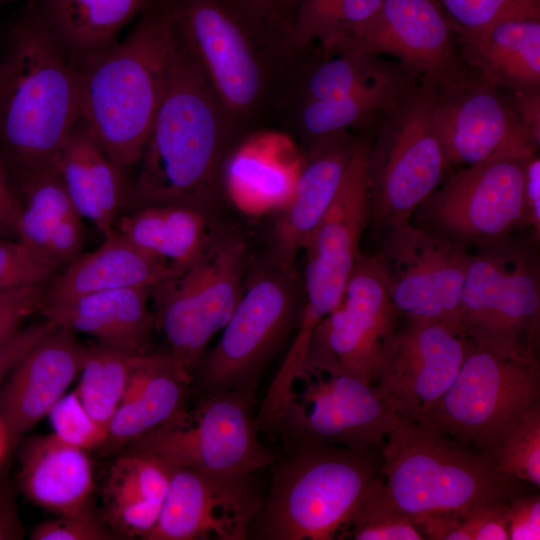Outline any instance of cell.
I'll return each mask as SVG.
<instances>
[{
  "mask_svg": "<svg viewBox=\"0 0 540 540\" xmlns=\"http://www.w3.org/2000/svg\"><path fill=\"white\" fill-rule=\"evenodd\" d=\"M231 117L175 25L166 85L138 160L132 199L139 206L201 211L222 170Z\"/></svg>",
  "mask_w": 540,
  "mask_h": 540,
  "instance_id": "6da1fadb",
  "label": "cell"
},
{
  "mask_svg": "<svg viewBox=\"0 0 540 540\" xmlns=\"http://www.w3.org/2000/svg\"><path fill=\"white\" fill-rule=\"evenodd\" d=\"M175 25L153 0L122 41L78 68L80 121L123 171L138 162L166 85Z\"/></svg>",
  "mask_w": 540,
  "mask_h": 540,
  "instance_id": "7a4b0ae2",
  "label": "cell"
},
{
  "mask_svg": "<svg viewBox=\"0 0 540 540\" xmlns=\"http://www.w3.org/2000/svg\"><path fill=\"white\" fill-rule=\"evenodd\" d=\"M79 114L78 68L32 3L0 60V158L18 178L54 162Z\"/></svg>",
  "mask_w": 540,
  "mask_h": 540,
  "instance_id": "3957f363",
  "label": "cell"
},
{
  "mask_svg": "<svg viewBox=\"0 0 540 540\" xmlns=\"http://www.w3.org/2000/svg\"><path fill=\"white\" fill-rule=\"evenodd\" d=\"M275 461L255 538L331 540L342 533L381 466L368 449L301 444Z\"/></svg>",
  "mask_w": 540,
  "mask_h": 540,
  "instance_id": "277c9868",
  "label": "cell"
},
{
  "mask_svg": "<svg viewBox=\"0 0 540 540\" xmlns=\"http://www.w3.org/2000/svg\"><path fill=\"white\" fill-rule=\"evenodd\" d=\"M386 439L381 474L409 516L465 514L519 491L520 481L496 469L485 454L429 423L399 418Z\"/></svg>",
  "mask_w": 540,
  "mask_h": 540,
  "instance_id": "5b68a950",
  "label": "cell"
},
{
  "mask_svg": "<svg viewBox=\"0 0 540 540\" xmlns=\"http://www.w3.org/2000/svg\"><path fill=\"white\" fill-rule=\"evenodd\" d=\"M174 23L231 116L254 108L265 83L256 45L291 32V20L258 0H169Z\"/></svg>",
  "mask_w": 540,
  "mask_h": 540,
  "instance_id": "8992f818",
  "label": "cell"
},
{
  "mask_svg": "<svg viewBox=\"0 0 540 540\" xmlns=\"http://www.w3.org/2000/svg\"><path fill=\"white\" fill-rule=\"evenodd\" d=\"M447 169L431 88L421 83L372 133L367 157L369 217L384 230L408 222Z\"/></svg>",
  "mask_w": 540,
  "mask_h": 540,
  "instance_id": "52a82bcc",
  "label": "cell"
},
{
  "mask_svg": "<svg viewBox=\"0 0 540 540\" xmlns=\"http://www.w3.org/2000/svg\"><path fill=\"white\" fill-rule=\"evenodd\" d=\"M255 390L204 393L194 409L186 408L125 448L155 456L173 467L224 475L254 474L279 458L259 438Z\"/></svg>",
  "mask_w": 540,
  "mask_h": 540,
  "instance_id": "ba28073f",
  "label": "cell"
},
{
  "mask_svg": "<svg viewBox=\"0 0 540 540\" xmlns=\"http://www.w3.org/2000/svg\"><path fill=\"white\" fill-rule=\"evenodd\" d=\"M539 399L536 353L502 352L466 340L456 378L423 422L485 453L508 424Z\"/></svg>",
  "mask_w": 540,
  "mask_h": 540,
  "instance_id": "9c48e42d",
  "label": "cell"
},
{
  "mask_svg": "<svg viewBox=\"0 0 540 540\" xmlns=\"http://www.w3.org/2000/svg\"><path fill=\"white\" fill-rule=\"evenodd\" d=\"M399 418L372 384L305 360L289 382L274 432L287 449L326 444L365 450L380 444Z\"/></svg>",
  "mask_w": 540,
  "mask_h": 540,
  "instance_id": "30bf717a",
  "label": "cell"
},
{
  "mask_svg": "<svg viewBox=\"0 0 540 540\" xmlns=\"http://www.w3.org/2000/svg\"><path fill=\"white\" fill-rule=\"evenodd\" d=\"M536 256L510 238L471 255L460 301L465 340L502 352H534L539 337Z\"/></svg>",
  "mask_w": 540,
  "mask_h": 540,
  "instance_id": "8fae6325",
  "label": "cell"
},
{
  "mask_svg": "<svg viewBox=\"0 0 540 540\" xmlns=\"http://www.w3.org/2000/svg\"><path fill=\"white\" fill-rule=\"evenodd\" d=\"M245 261L243 240L211 239L194 264L151 292L155 328L163 333L167 352L192 375L241 298Z\"/></svg>",
  "mask_w": 540,
  "mask_h": 540,
  "instance_id": "7c38bea8",
  "label": "cell"
},
{
  "mask_svg": "<svg viewBox=\"0 0 540 540\" xmlns=\"http://www.w3.org/2000/svg\"><path fill=\"white\" fill-rule=\"evenodd\" d=\"M432 112L447 166L458 169L492 158L527 159L539 140L502 90L457 55L429 85Z\"/></svg>",
  "mask_w": 540,
  "mask_h": 540,
  "instance_id": "4fadbf2b",
  "label": "cell"
},
{
  "mask_svg": "<svg viewBox=\"0 0 540 540\" xmlns=\"http://www.w3.org/2000/svg\"><path fill=\"white\" fill-rule=\"evenodd\" d=\"M387 230L373 256L398 313L461 334L460 301L471 258L466 246L410 221Z\"/></svg>",
  "mask_w": 540,
  "mask_h": 540,
  "instance_id": "5bb4252c",
  "label": "cell"
},
{
  "mask_svg": "<svg viewBox=\"0 0 540 540\" xmlns=\"http://www.w3.org/2000/svg\"><path fill=\"white\" fill-rule=\"evenodd\" d=\"M293 277L294 273L274 265L243 290L219 341L195 370L202 394L256 388L265 362L293 322Z\"/></svg>",
  "mask_w": 540,
  "mask_h": 540,
  "instance_id": "9a60e30c",
  "label": "cell"
},
{
  "mask_svg": "<svg viewBox=\"0 0 540 540\" xmlns=\"http://www.w3.org/2000/svg\"><path fill=\"white\" fill-rule=\"evenodd\" d=\"M527 159L497 157L458 169L418 206L421 218L428 228L465 246L510 238L524 227Z\"/></svg>",
  "mask_w": 540,
  "mask_h": 540,
  "instance_id": "2e32d148",
  "label": "cell"
},
{
  "mask_svg": "<svg viewBox=\"0 0 540 540\" xmlns=\"http://www.w3.org/2000/svg\"><path fill=\"white\" fill-rule=\"evenodd\" d=\"M398 314L374 256L360 254L340 304L316 326L305 360L372 384Z\"/></svg>",
  "mask_w": 540,
  "mask_h": 540,
  "instance_id": "e0dca14e",
  "label": "cell"
},
{
  "mask_svg": "<svg viewBox=\"0 0 540 540\" xmlns=\"http://www.w3.org/2000/svg\"><path fill=\"white\" fill-rule=\"evenodd\" d=\"M406 319L387 340L372 385L400 418L423 422L456 378L466 340L445 324Z\"/></svg>",
  "mask_w": 540,
  "mask_h": 540,
  "instance_id": "ac0fdd59",
  "label": "cell"
},
{
  "mask_svg": "<svg viewBox=\"0 0 540 540\" xmlns=\"http://www.w3.org/2000/svg\"><path fill=\"white\" fill-rule=\"evenodd\" d=\"M263 500L253 474L172 466L159 517L144 540H244Z\"/></svg>",
  "mask_w": 540,
  "mask_h": 540,
  "instance_id": "d6986e66",
  "label": "cell"
},
{
  "mask_svg": "<svg viewBox=\"0 0 540 540\" xmlns=\"http://www.w3.org/2000/svg\"><path fill=\"white\" fill-rule=\"evenodd\" d=\"M368 145H354L331 204L303 245L306 252L303 309L323 319L341 302L369 218Z\"/></svg>",
  "mask_w": 540,
  "mask_h": 540,
  "instance_id": "ffe728a7",
  "label": "cell"
},
{
  "mask_svg": "<svg viewBox=\"0 0 540 540\" xmlns=\"http://www.w3.org/2000/svg\"><path fill=\"white\" fill-rule=\"evenodd\" d=\"M454 36L436 0H382L355 46L396 58L432 85L456 56Z\"/></svg>",
  "mask_w": 540,
  "mask_h": 540,
  "instance_id": "44dd1931",
  "label": "cell"
},
{
  "mask_svg": "<svg viewBox=\"0 0 540 540\" xmlns=\"http://www.w3.org/2000/svg\"><path fill=\"white\" fill-rule=\"evenodd\" d=\"M87 347L55 326L17 363L0 395V416L11 442L47 416L80 373Z\"/></svg>",
  "mask_w": 540,
  "mask_h": 540,
  "instance_id": "7402d4cb",
  "label": "cell"
},
{
  "mask_svg": "<svg viewBox=\"0 0 540 540\" xmlns=\"http://www.w3.org/2000/svg\"><path fill=\"white\" fill-rule=\"evenodd\" d=\"M356 139L343 132L315 140L274 230V265L294 273L296 255L336 195Z\"/></svg>",
  "mask_w": 540,
  "mask_h": 540,
  "instance_id": "603a6c76",
  "label": "cell"
},
{
  "mask_svg": "<svg viewBox=\"0 0 540 540\" xmlns=\"http://www.w3.org/2000/svg\"><path fill=\"white\" fill-rule=\"evenodd\" d=\"M19 179L24 201L17 241L36 262L57 273L82 254V216L54 162Z\"/></svg>",
  "mask_w": 540,
  "mask_h": 540,
  "instance_id": "cb8c5ba5",
  "label": "cell"
},
{
  "mask_svg": "<svg viewBox=\"0 0 540 540\" xmlns=\"http://www.w3.org/2000/svg\"><path fill=\"white\" fill-rule=\"evenodd\" d=\"M152 289L128 287L95 292L40 308L57 327L92 336L99 345L146 353L155 320L149 308Z\"/></svg>",
  "mask_w": 540,
  "mask_h": 540,
  "instance_id": "d4e9b609",
  "label": "cell"
},
{
  "mask_svg": "<svg viewBox=\"0 0 540 540\" xmlns=\"http://www.w3.org/2000/svg\"><path fill=\"white\" fill-rule=\"evenodd\" d=\"M194 375L182 368L168 352L146 353L133 374L115 411L102 445L113 453L177 418L187 408Z\"/></svg>",
  "mask_w": 540,
  "mask_h": 540,
  "instance_id": "484cf974",
  "label": "cell"
},
{
  "mask_svg": "<svg viewBox=\"0 0 540 540\" xmlns=\"http://www.w3.org/2000/svg\"><path fill=\"white\" fill-rule=\"evenodd\" d=\"M181 272L139 249L113 229L97 249L80 254L47 282L41 307L112 289L153 290Z\"/></svg>",
  "mask_w": 540,
  "mask_h": 540,
  "instance_id": "4316f807",
  "label": "cell"
},
{
  "mask_svg": "<svg viewBox=\"0 0 540 540\" xmlns=\"http://www.w3.org/2000/svg\"><path fill=\"white\" fill-rule=\"evenodd\" d=\"M302 164L285 137L269 134L252 138L240 145L225 163L228 195L246 214L282 210L293 194Z\"/></svg>",
  "mask_w": 540,
  "mask_h": 540,
  "instance_id": "83f0119b",
  "label": "cell"
},
{
  "mask_svg": "<svg viewBox=\"0 0 540 540\" xmlns=\"http://www.w3.org/2000/svg\"><path fill=\"white\" fill-rule=\"evenodd\" d=\"M20 462L19 487L33 504L64 515L92 502L93 468L86 450L55 433L33 436L23 446Z\"/></svg>",
  "mask_w": 540,
  "mask_h": 540,
  "instance_id": "f1b7e54d",
  "label": "cell"
},
{
  "mask_svg": "<svg viewBox=\"0 0 540 540\" xmlns=\"http://www.w3.org/2000/svg\"><path fill=\"white\" fill-rule=\"evenodd\" d=\"M54 164L79 214L93 223L103 237L108 236L125 200L123 170L80 120Z\"/></svg>",
  "mask_w": 540,
  "mask_h": 540,
  "instance_id": "f546056e",
  "label": "cell"
},
{
  "mask_svg": "<svg viewBox=\"0 0 540 540\" xmlns=\"http://www.w3.org/2000/svg\"><path fill=\"white\" fill-rule=\"evenodd\" d=\"M462 54L482 77L501 90L540 91V10L498 20Z\"/></svg>",
  "mask_w": 540,
  "mask_h": 540,
  "instance_id": "4dcf8cb0",
  "label": "cell"
},
{
  "mask_svg": "<svg viewBox=\"0 0 540 540\" xmlns=\"http://www.w3.org/2000/svg\"><path fill=\"white\" fill-rule=\"evenodd\" d=\"M153 0H37L41 21L78 67L117 41Z\"/></svg>",
  "mask_w": 540,
  "mask_h": 540,
  "instance_id": "1f68e13d",
  "label": "cell"
},
{
  "mask_svg": "<svg viewBox=\"0 0 540 540\" xmlns=\"http://www.w3.org/2000/svg\"><path fill=\"white\" fill-rule=\"evenodd\" d=\"M114 230L178 271L194 264L212 239L202 211L175 204L139 206L118 217Z\"/></svg>",
  "mask_w": 540,
  "mask_h": 540,
  "instance_id": "d6a6232c",
  "label": "cell"
},
{
  "mask_svg": "<svg viewBox=\"0 0 540 540\" xmlns=\"http://www.w3.org/2000/svg\"><path fill=\"white\" fill-rule=\"evenodd\" d=\"M421 83L418 76L409 74L344 98L305 101L303 128L314 140L347 132L349 128H366L372 133Z\"/></svg>",
  "mask_w": 540,
  "mask_h": 540,
  "instance_id": "836d02e7",
  "label": "cell"
},
{
  "mask_svg": "<svg viewBox=\"0 0 540 540\" xmlns=\"http://www.w3.org/2000/svg\"><path fill=\"white\" fill-rule=\"evenodd\" d=\"M325 54L327 57L308 79L306 101L344 98L409 74L415 75L399 61L386 60L361 46Z\"/></svg>",
  "mask_w": 540,
  "mask_h": 540,
  "instance_id": "e575fe53",
  "label": "cell"
},
{
  "mask_svg": "<svg viewBox=\"0 0 540 540\" xmlns=\"http://www.w3.org/2000/svg\"><path fill=\"white\" fill-rule=\"evenodd\" d=\"M382 0H298L291 36L298 44L316 42L324 52L355 46Z\"/></svg>",
  "mask_w": 540,
  "mask_h": 540,
  "instance_id": "d590c367",
  "label": "cell"
},
{
  "mask_svg": "<svg viewBox=\"0 0 540 540\" xmlns=\"http://www.w3.org/2000/svg\"><path fill=\"white\" fill-rule=\"evenodd\" d=\"M146 353L99 344L87 347L75 391L89 415L105 430L108 431L109 423Z\"/></svg>",
  "mask_w": 540,
  "mask_h": 540,
  "instance_id": "8d00e7d4",
  "label": "cell"
},
{
  "mask_svg": "<svg viewBox=\"0 0 540 540\" xmlns=\"http://www.w3.org/2000/svg\"><path fill=\"white\" fill-rule=\"evenodd\" d=\"M171 472L172 466L155 456L126 450L109 469L103 503L131 511L159 512Z\"/></svg>",
  "mask_w": 540,
  "mask_h": 540,
  "instance_id": "74e56055",
  "label": "cell"
},
{
  "mask_svg": "<svg viewBox=\"0 0 540 540\" xmlns=\"http://www.w3.org/2000/svg\"><path fill=\"white\" fill-rule=\"evenodd\" d=\"M485 454L500 472L540 486V402L520 413Z\"/></svg>",
  "mask_w": 540,
  "mask_h": 540,
  "instance_id": "f35d334b",
  "label": "cell"
},
{
  "mask_svg": "<svg viewBox=\"0 0 540 540\" xmlns=\"http://www.w3.org/2000/svg\"><path fill=\"white\" fill-rule=\"evenodd\" d=\"M355 540H422L411 517L395 503L379 477L365 494L343 531Z\"/></svg>",
  "mask_w": 540,
  "mask_h": 540,
  "instance_id": "ab89813d",
  "label": "cell"
},
{
  "mask_svg": "<svg viewBox=\"0 0 540 540\" xmlns=\"http://www.w3.org/2000/svg\"><path fill=\"white\" fill-rule=\"evenodd\" d=\"M453 25L462 51L476 45L498 20L540 10V0H436Z\"/></svg>",
  "mask_w": 540,
  "mask_h": 540,
  "instance_id": "60d3db41",
  "label": "cell"
},
{
  "mask_svg": "<svg viewBox=\"0 0 540 540\" xmlns=\"http://www.w3.org/2000/svg\"><path fill=\"white\" fill-rule=\"evenodd\" d=\"M47 416L53 433L66 443L83 450L102 447L107 438V430L93 420L75 390L63 395Z\"/></svg>",
  "mask_w": 540,
  "mask_h": 540,
  "instance_id": "b9f144b4",
  "label": "cell"
},
{
  "mask_svg": "<svg viewBox=\"0 0 540 540\" xmlns=\"http://www.w3.org/2000/svg\"><path fill=\"white\" fill-rule=\"evenodd\" d=\"M32 540H114L121 537L108 525L92 502L81 510L37 524Z\"/></svg>",
  "mask_w": 540,
  "mask_h": 540,
  "instance_id": "7bdbcfd3",
  "label": "cell"
},
{
  "mask_svg": "<svg viewBox=\"0 0 540 540\" xmlns=\"http://www.w3.org/2000/svg\"><path fill=\"white\" fill-rule=\"evenodd\" d=\"M55 274L36 262L17 240L0 239V290L46 284Z\"/></svg>",
  "mask_w": 540,
  "mask_h": 540,
  "instance_id": "ee69618b",
  "label": "cell"
},
{
  "mask_svg": "<svg viewBox=\"0 0 540 540\" xmlns=\"http://www.w3.org/2000/svg\"><path fill=\"white\" fill-rule=\"evenodd\" d=\"M46 284L0 290V346L22 330L21 325L30 315L40 310Z\"/></svg>",
  "mask_w": 540,
  "mask_h": 540,
  "instance_id": "f6af8a7d",
  "label": "cell"
},
{
  "mask_svg": "<svg viewBox=\"0 0 540 540\" xmlns=\"http://www.w3.org/2000/svg\"><path fill=\"white\" fill-rule=\"evenodd\" d=\"M507 502L480 505L463 515L471 540H509Z\"/></svg>",
  "mask_w": 540,
  "mask_h": 540,
  "instance_id": "bcb514c9",
  "label": "cell"
},
{
  "mask_svg": "<svg viewBox=\"0 0 540 540\" xmlns=\"http://www.w3.org/2000/svg\"><path fill=\"white\" fill-rule=\"evenodd\" d=\"M507 521L510 540H539V495L514 494L507 502Z\"/></svg>",
  "mask_w": 540,
  "mask_h": 540,
  "instance_id": "7dc6e473",
  "label": "cell"
},
{
  "mask_svg": "<svg viewBox=\"0 0 540 540\" xmlns=\"http://www.w3.org/2000/svg\"><path fill=\"white\" fill-rule=\"evenodd\" d=\"M464 514L427 513L410 516L424 539L471 540L465 527Z\"/></svg>",
  "mask_w": 540,
  "mask_h": 540,
  "instance_id": "c3c4849f",
  "label": "cell"
},
{
  "mask_svg": "<svg viewBox=\"0 0 540 540\" xmlns=\"http://www.w3.org/2000/svg\"><path fill=\"white\" fill-rule=\"evenodd\" d=\"M55 325L45 320L20 330L14 337L0 346V382L7 376L22 357Z\"/></svg>",
  "mask_w": 540,
  "mask_h": 540,
  "instance_id": "681fc988",
  "label": "cell"
},
{
  "mask_svg": "<svg viewBox=\"0 0 540 540\" xmlns=\"http://www.w3.org/2000/svg\"><path fill=\"white\" fill-rule=\"evenodd\" d=\"M524 227H531L535 239L540 233V159L535 153L524 166Z\"/></svg>",
  "mask_w": 540,
  "mask_h": 540,
  "instance_id": "f907efd6",
  "label": "cell"
},
{
  "mask_svg": "<svg viewBox=\"0 0 540 540\" xmlns=\"http://www.w3.org/2000/svg\"><path fill=\"white\" fill-rule=\"evenodd\" d=\"M22 203L13 190L0 158V226L6 234L16 236Z\"/></svg>",
  "mask_w": 540,
  "mask_h": 540,
  "instance_id": "816d5d0a",
  "label": "cell"
},
{
  "mask_svg": "<svg viewBox=\"0 0 540 540\" xmlns=\"http://www.w3.org/2000/svg\"><path fill=\"white\" fill-rule=\"evenodd\" d=\"M24 529L10 490L0 486V540L22 539Z\"/></svg>",
  "mask_w": 540,
  "mask_h": 540,
  "instance_id": "f5cc1de1",
  "label": "cell"
},
{
  "mask_svg": "<svg viewBox=\"0 0 540 540\" xmlns=\"http://www.w3.org/2000/svg\"><path fill=\"white\" fill-rule=\"evenodd\" d=\"M271 10L292 20L294 8L298 0H258Z\"/></svg>",
  "mask_w": 540,
  "mask_h": 540,
  "instance_id": "db71d44e",
  "label": "cell"
},
{
  "mask_svg": "<svg viewBox=\"0 0 540 540\" xmlns=\"http://www.w3.org/2000/svg\"><path fill=\"white\" fill-rule=\"evenodd\" d=\"M11 443L8 429L2 417L0 416V465L6 455L7 449Z\"/></svg>",
  "mask_w": 540,
  "mask_h": 540,
  "instance_id": "11a10c76",
  "label": "cell"
},
{
  "mask_svg": "<svg viewBox=\"0 0 540 540\" xmlns=\"http://www.w3.org/2000/svg\"><path fill=\"white\" fill-rule=\"evenodd\" d=\"M6 234V232L3 230V228L0 226V236Z\"/></svg>",
  "mask_w": 540,
  "mask_h": 540,
  "instance_id": "9f6ffc18",
  "label": "cell"
}]
</instances>
